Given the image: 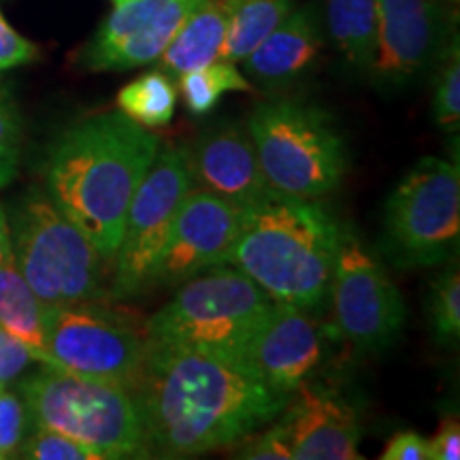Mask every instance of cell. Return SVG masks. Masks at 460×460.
<instances>
[{
  "instance_id": "8fae6325",
  "label": "cell",
  "mask_w": 460,
  "mask_h": 460,
  "mask_svg": "<svg viewBox=\"0 0 460 460\" xmlns=\"http://www.w3.org/2000/svg\"><path fill=\"white\" fill-rule=\"evenodd\" d=\"M332 315L343 339L362 352L388 348L405 322L399 288L384 267L349 234H343L332 271Z\"/></svg>"
},
{
  "instance_id": "603a6c76",
  "label": "cell",
  "mask_w": 460,
  "mask_h": 460,
  "mask_svg": "<svg viewBox=\"0 0 460 460\" xmlns=\"http://www.w3.org/2000/svg\"><path fill=\"white\" fill-rule=\"evenodd\" d=\"M118 109L128 115L132 122L146 128H160L169 124L175 115L177 90L169 75L163 71H152L126 84L118 92Z\"/></svg>"
},
{
  "instance_id": "4316f807",
  "label": "cell",
  "mask_w": 460,
  "mask_h": 460,
  "mask_svg": "<svg viewBox=\"0 0 460 460\" xmlns=\"http://www.w3.org/2000/svg\"><path fill=\"white\" fill-rule=\"evenodd\" d=\"M17 456L31 460H101L99 454L58 430L37 427L31 437H24Z\"/></svg>"
},
{
  "instance_id": "30bf717a",
  "label": "cell",
  "mask_w": 460,
  "mask_h": 460,
  "mask_svg": "<svg viewBox=\"0 0 460 460\" xmlns=\"http://www.w3.org/2000/svg\"><path fill=\"white\" fill-rule=\"evenodd\" d=\"M190 188L186 149L160 146L126 211L113 256L111 296L128 298L154 286L160 254Z\"/></svg>"
},
{
  "instance_id": "d4e9b609",
  "label": "cell",
  "mask_w": 460,
  "mask_h": 460,
  "mask_svg": "<svg viewBox=\"0 0 460 460\" xmlns=\"http://www.w3.org/2000/svg\"><path fill=\"white\" fill-rule=\"evenodd\" d=\"M430 324L441 343H454L460 337V275L458 267H447L435 281L430 295Z\"/></svg>"
},
{
  "instance_id": "6da1fadb",
  "label": "cell",
  "mask_w": 460,
  "mask_h": 460,
  "mask_svg": "<svg viewBox=\"0 0 460 460\" xmlns=\"http://www.w3.org/2000/svg\"><path fill=\"white\" fill-rule=\"evenodd\" d=\"M135 394L147 456L163 458L237 446L275 422L290 401L241 360L152 341Z\"/></svg>"
},
{
  "instance_id": "d6a6232c",
  "label": "cell",
  "mask_w": 460,
  "mask_h": 460,
  "mask_svg": "<svg viewBox=\"0 0 460 460\" xmlns=\"http://www.w3.org/2000/svg\"><path fill=\"white\" fill-rule=\"evenodd\" d=\"M382 460H429V441L411 430H402L384 447Z\"/></svg>"
},
{
  "instance_id": "e0dca14e",
  "label": "cell",
  "mask_w": 460,
  "mask_h": 460,
  "mask_svg": "<svg viewBox=\"0 0 460 460\" xmlns=\"http://www.w3.org/2000/svg\"><path fill=\"white\" fill-rule=\"evenodd\" d=\"M292 460H360V422L329 390L301 384L284 410Z\"/></svg>"
},
{
  "instance_id": "52a82bcc",
  "label": "cell",
  "mask_w": 460,
  "mask_h": 460,
  "mask_svg": "<svg viewBox=\"0 0 460 460\" xmlns=\"http://www.w3.org/2000/svg\"><path fill=\"white\" fill-rule=\"evenodd\" d=\"M258 163L275 192L320 199L345 175L343 139L331 115L301 101H273L256 107L247 122Z\"/></svg>"
},
{
  "instance_id": "7a4b0ae2",
  "label": "cell",
  "mask_w": 460,
  "mask_h": 460,
  "mask_svg": "<svg viewBox=\"0 0 460 460\" xmlns=\"http://www.w3.org/2000/svg\"><path fill=\"white\" fill-rule=\"evenodd\" d=\"M158 147L160 139L146 126L107 111L66 128L49 149L48 197L105 262H113L126 211Z\"/></svg>"
},
{
  "instance_id": "f1b7e54d",
  "label": "cell",
  "mask_w": 460,
  "mask_h": 460,
  "mask_svg": "<svg viewBox=\"0 0 460 460\" xmlns=\"http://www.w3.org/2000/svg\"><path fill=\"white\" fill-rule=\"evenodd\" d=\"M28 418L31 413L24 399L11 393L9 388L0 390V460L17 456V450L26 437Z\"/></svg>"
},
{
  "instance_id": "ba28073f",
  "label": "cell",
  "mask_w": 460,
  "mask_h": 460,
  "mask_svg": "<svg viewBox=\"0 0 460 460\" xmlns=\"http://www.w3.org/2000/svg\"><path fill=\"white\" fill-rule=\"evenodd\" d=\"M384 214L386 247L399 267L450 261L460 239L458 164L422 158L390 194Z\"/></svg>"
},
{
  "instance_id": "277c9868",
  "label": "cell",
  "mask_w": 460,
  "mask_h": 460,
  "mask_svg": "<svg viewBox=\"0 0 460 460\" xmlns=\"http://www.w3.org/2000/svg\"><path fill=\"white\" fill-rule=\"evenodd\" d=\"M271 307L267 292L239 269L216 267L183 281L177 295L146 322V339L243 362L247 345Z\"/></svg>"
},
{
  "instance_id": "3957f363",
  "label": "cell",
  "mask_w": 460,
  "mask_h": 460,
  "mask_svg": "<svg viewBox=\"0 0 460 460\" xmlns=\"http://www.w3.org/2000/svg\"><path fill=\"white\" fill-rule=\"evenodd\" d=\"M341 237L326 207L273 192L243 211L228 264L262 288L273 303L312 309L329 295Z\"/></svg>"
},
{
  "instance_id": "1f68e13d",
  "label": "cell",
  "mask_w": 460,
  "mask_h": 460,
  "mask_svg": "<svg viewBox=\"0 0 460 460\" xmlns=\"http://www.w3.org/2000/svg\"><path fill=\"white\" fill-rule=\"evenodd\" d=\"M37 56V48L26 37H22L0 13V71L28 65Z\"/></svg>"
},
{
  "instance_id": "2e32d148",
  "label": "cell",
  "mask_w": 460,
  "mask_h": 460,
  "mask_svg": "<svg viewBox=\"0 0 460 460\" xmlns=\"http://www.w3.org/2000/svg\"><path fill=\"white\" fill-rule=\"evenodd\" d=\"M186 160L194 188L207 190L243 211L275 192L258 163L250 132L239 126L228 124L205 132L186 149Z\"/></svg>"
},
{
  "instance_id": "d590c367",
  "label": "cell",
  "mask_w": 460,
  "mask_h": 460,
  "mask_svg": "<svg viewBox=\"0 0 460 460\" xmlns=\"http://www.w3.org/2000/svg\"><path fill=\"white\" fill-rule=\"evenodd\" d=\"M115 4H124V3H128V0H113Z\"/></svg>"
},
{
  "instance_id": "5bb4252c",
  "label": "cell",
  "mask_w": 460,
  "mask_h": 460,
  "mask_svg": "<svg viewBox=\"0 0 460 460\" xmlns=\"http://www.w3.org/2000/svg\"><path fill=\"white\" fill-rule=\"evenodd\" d=\"M200 0H128L115 4L84 49L90 71H128L156 62Z\"/></svg>"
},
{
  "instance_id": "7c38bea8",
  "label": "cell",
  "mask_w": 460,
  "mask_h": 460,
  "mask_svg": "<svg viewBox=\"0 0 460 460\" xmlns=\"http://www.w3.org/2000/svg\"><path fill=\"white\" fill-rule=\"evenodd\" d=\"M450 9L444 0H377V82L405 85L422 77L450 48Z\"/></svg>"
},
{
  "instance_id": "44dd1931",
  "label": "cell",
  "mask_w": 460,
  "mask_h": 460,
  "mask_svg": "<svg viewBox=\"0 0 460 460\" xmlns=\"http://www.w3.org/2000/svg\"><path fill=\"white\" fill-rule=\"evenodd\" d=\"M295 9V0H233L217 60L243 62Z\"/></svg>"
},
{
  "instance_id": "9c48e42d",
  "label": "cell",
  "mask_w": 460,
  "mask_h": 460,
  "mask_svg": "<svg viewBox=\"0 0 460 460\" xmlns=\"http://www.w3.org/2000/svg\"><path fill=\"white\" fill-rule=\"evenodd\" d=\"M45 339L49 367L139 388L147 339L101 303L45 305Z\"/></svg>"
},
{
  "instance_id": "cb8c5ba5",
  "label": "cell",
  "mask_w": 460,
  "mask_h": 460,
  "mask_svg": "<svg viewBox=\"0 0 460 460\" xmlns=\"http://www.w3.org/2000/svg\"><path fill=\"white\" fill-rule=\"evenodd\" d=\"M180 90L190 113L207 115L214 111L226 92H250L252 84L233 62L214 60L211 65L180 75Z\"/></svg>"
},
{
  "instance_id": "5b68a950",
  "label": "cell",
  "mask_w": 460,
  "mask_h": 460,
  "mask_svg": "<svg viewBox=\"0 0 460 460\" xmlns=\"http://www.w3.org/2000/svg\"><path fill=\"white\" fill-rule=\"evenodd\" d=\"M20 390L37 427L82 441L101 460L147 456L141 407L132 390L48 365Z\"/></svg>"
},
{
  "instance_id": "836d02e7",
  "label": "cell",
  "mask_w": 460,
  "mask_h": 460,
  "mask_svg": "<svg viewBox=\"0 0 460 460\" xmlns=\"http://www.w3.org/2000/svg\"><path fill=\"white\" fill-rule=\"evenodd\" d=\"M460 458V424L456 418H446L439 430L429 441V460H458Z\"/></svg>"
},
{
  "instance_id": "ffe728a7",
  "label": "cell",
  "mask_w": 460,
  "mask_h": 460,
  "mask_svg": "<svg viewBox=\"0 0 460 460\" xmlns=\"http://www.w3.org/2000/svg\"><path fill=\"white\" fill-rule=\"evenodd\" d=\"M0 329L24 341L41 365L49 367L45 339V305L39 301L13 254L0 262Z\"/></svg>"
},
{
  "instance_id": "f546056e",
  "label": "cell",
  "mask_w": 460,
  "mask_h": 460,
  "mask_svg": "<svg viewBox=\"0 0 460 460\" xmlns=\"http://www.w3.org/2000/svg\"><path fill=\"white\" fill-rule=\"evenodd\" d=\"M237 458L247 460H292L290 429L286 420L278 424H267L262 433H252L239 441Z\"/></svg>"
},
{
  "instance_id": "7402d4cb",
  "label": "cell",
  "mask_w": 460,
  "mask_h": 460,
  "mask_svg": "<svg viewBox=\"0 0 460 460\" xmlns=\"http://www.w3.org/2000/svg\"><path fill=\"white\" fill-rule=\"evenodd\" d=\"M326 22L345 60L369 71L376 56L377 0H326Z\"/></svg>"
},
{
  "instance_id": "d6986e66",
  "label": "cell",
  "mask_w": 460,
  "mask_h": 460,
  "mask_svg": "<svg viewBox=\"0 0 460 460\" xmlns=\"http://www.w3.org/2000/svg\"><path fill=\"white\" fill-rule=\"evenodd\" d=\"M233 0H200L186 17L169 48L158 58L160 71L172 77L217 60L228 28Z\"/></svg>"
},
{
  "instance_id": "8992f818",
  "label": "cell",
  "mask_w": 460,
  "mask_h": 460,
  "mask_svg": "<svg viewBox=\"0 0 460 460\" xmlns=\"http://www.w3.org/2000/svg\"><path fill=\"white\" fill-rule=\"evenodd\" d=\"M9 228L17 269L43 305L105 301V258L48 194H28Z\"/></svg>"
},
{
  "instance_id": "83f0119b",
  "label": "cell",
  "mask_w": 460,
  "mask_h": 460,
  "mask_svg": "<svg viewBox=\"0 0 460 460\" xmlns=\"http://www.w3.org/2000/svg\"><path fill=\"white\" fill-rule=\"evenodd\" d=\"M22 126L9 94L0 90V190L15 180L20 166Z\"/></svg>"
},
{
  "instance_id": "4dcf8cb0",
  "label": "cell",
  "mask_w": 460,
  "mask_h": 460,
  "mask_svg": "<svg viewBox=\"0 0 460 460\" xmlns=\"http://www.w3.org/2000/svg\"><path fill=\"white\" fill-rule=\"evenodd\" d=\"M32 362H39L32 349L11 332L0 329V390L17 382Z\"/></svg>"
},
{
  "instance_id": "9a60e30c",
  "label": "cell",
  "mask_w": 460,
  "mask_h": 460,
  "mask_svg": "<svg viewBox=\"0 0 460 460\" xmlns=\"http://www.w3.org/2000/svg\"><path fill=\"white\" fill-rule=\"evenodd\" d=\"M322 358L318 324L301 307L273 303L247 345L243 362L262 382L292 394Z\"/></svg>"
},
{
  "instance_id": "ac0fdd59",
  "label": "cell",
  "mask_w": 460,
  "mask_h": 460,
  "mask_svg": "<svg viewBox=\"0 0 460 460\" xmlns=\"http://www.w3.org/2000/svg\"><path fill=\"white\" fill-rule=\"evenodd\" d=\"M322 43L324 39L320 15L314 4L292 9L286 20L245 58V73L267 85L288 84L314 65Z\"/></svg>"
},
{
  "instance_id": "4fadbf2b",
  "label": "cell",
  "mask_w": 460,
  "mask_h": 460,
  "mask_svg": "<svg viewBox=\"0 0 460 460\" xmlns=\"http://www.w3.org/2000/svg\"><path fill=\"white\" fill-rule=\"evenodd\" d=\"M243 209L200 188H190L172 220L154 284L175 286L230 262Z\"/></svg>"
},
{
  "instance_id": "484cf974",
  "label": "cell",
  "mask_w": 460,
  "mask_h": 460,
  "mask_svg": "<svg viewBox=\"0 0 460 460\" xmlns=\"http://www.w3.org/2000/svg\"><path fill=\"white\" fill-rule=\"evenodd\" d=\"M444 65L439 68V77L435 85L433 115L441 130L456 132L460 124V56L458 41L450 43L446 54L441 56Z\"/></svg>"
},
{
  "instance_id": "e575fe53",
  "label": "cell",
  "mask_w": 460,
  "mask_h": 460,
  "mask_svg": "<svg viewBox=\"0 0 460 460\" xmlns=\"http://www.w3.org/2000/svg\"><path fill=\"white\" fill-rule=\"evenodd\" d=\"M13 254V247H11V228H9V216L4 211V207L0 205V262L4 258Z\"/></svg>"
}]
</instances>
